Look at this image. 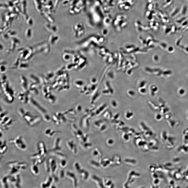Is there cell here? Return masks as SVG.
Returning a JSON list of instances; mask_svg holds the SVG:
<instances>
[{"mask_svg": "<svg viewBox=\"0 0 188 188\" xmlns=\"http://www.w3.org/2000/svg\"><path fill=\"white\" fill-rule=\"evenodd\" d=\"M11 144H14L17 149L21 150H25L26 148V145L22 140V137L19 136L15 139H12L9 140Z\"/></svg>", "mask_w": 188, "mask_h": 188, "instance_id": "obj_1", "label": "cell"}, {"mask_svg": "<svg viewBox=\"0 0 188 188\" xmlns=\"http://www.w3.org/2000/svg\"><path fill=\"white\" fill-rule=\"evenodd\" d=\"M19 173L9 176L8 179V182L11 183L13 184L15 188H20L21 179Z\"/></svg>", "mask_w": 188, "mask_h": 188, "instance_id": "obj_2", "label": "cell"}, {"mask_svg": "<svg viewBox=\"0 0 188 188\" xmlns=\"http://www.w3.org/2000/svg\"><path fill=\"white\" fill-rule=\"evenodd\" d=\"M75 168L77 172L81 174L82 177L84 180H87L89 176V173L87 171L81 168L80 165L78 163H75L74 165Z\"/></svg>", "mask_w": 188, "mask_h": 188, "instance_id": "obj_3", "label": "cell"}, {"mask_svg": "<svg viewBox=\"0 0 188 188\" xmlns=\"http://www.w3.org/2000/svg\"><path fill=\"white\" fill-rule=\"evenodd\" d=\"M38 153L42 157H45L47 151L44 143L41 141L39 142L38 144Z\"/></svg>", "mask_w": 188, "mask_h": 188, "instance_id": "obj_4", "label": "cell"}, {"mask_svg": "<svg viewBox=\"0 0 188 188\" xmlns=\"http://www.w3.org/2000/svg\"><path fill=\"white\" fill-rule=\"evenodd\" d=\"M48 160L50 170V174H53L57 169L56 162L55 159L52 158H49Z\"/></svg>", "mask_w": 188, "mask_h": 188, "instance_id": "obj_5", "label": "cell"}, {"mask_svg": "<svg viewBox=\"0 0 188 188\" xmlns=\"http://www.w3.org/2000/svg\"><path fill=\"white\" fill-rule=\"evenodd\" d=\"M30 101L32 106L39 112L43 114H45L46 113V111L44 109V108L42 107L37 101L33 99L32 98L30 99Z\"/></svg>", "mask_w": 188, "mask_h": 188, "instance_id": "obj_6", "label": "cell"}, {"mask_svg": "<svg viewBox=\"0 0 188 188\" xmlns=\"http://www.w3.org/2000/svg\"><path fill=\"white\" fill-rule=\"evenodd\" d=\"M60 138L59 137L56 138L54 141L53 146L50 151L54 152L61 150V148L60 146Z\"/></svg>", "mask_w": 188, "mask_h": 188, "instance_id": "obj_7", "label": "cell"}, {"mask_svg": "<svg viewBox=\"0 0 188 188\" xmlns=\"http://www.w3.org/2000/svg\"><path fill=\"white\" fill-rule=\"evenodd\" d=\"M67 144L69 150L74 154L77 152V148L76 145L73 141H68L67 142Z\"/></svg>", "mask_w": 188, "mask_h": 188, "instance_id": "obj_8", "label": "cell"}, {"mask_svg": "<svg viewBox=\"0 0 188 188\" xmlns=\"http://www.w3.org/2000/svg\"><path fill=\"white\" fill-rule=\"evenodd\" d=\"M53 181V179L51 176H49L44 182L41 183V187L43 188L50 187Z\"/></svg>", "mask_w": 188, "mask_h": 188, "instance_id": "obj_9", "label": "cell"}, {"mask_svg": "<svg viewBox=\"0 0 188 188\" xmlns=\"http://www.w3.org/2000/svg\"><path fill=\"white\" fill-rule=\"evenodd\" d=\"M66 175L67 176L71 179L73 181V184L74 186L76 187L77 186V179L76 176L75 174L73 173L70 172H67Z\"/></svg>", "mask_w": 188, "mask_h": 188, "instance_id": "obj_10", "label": "cell"}, {"mask_svg": "<svg viewBox=\"0 0 188 188\" xmlns=\"http://www.w3.org/2000/svg\"><path fill=\"white\" fill-rule=\"evenodd\" d=\"M180 8L175 7H174L171 12L170 16V17L172 18H173L176 17V16L179 15Z\"/></svg>", "mask_w": 188, "mask_h": 188, "instance_id": "obj_11", "label": "cell"}, {"mask_svg": "<svg viewBox=\"0 0 188 188\" xmlns=\"http://www.w3.org/2000/svg\"><path fill=\"white\" fill-rule=\"evenodd\" d=\"M9 176H6L3 177L1 179V183L2 186L4 188L9 187L8 179Z\"/></svg>", "mask_w": 188, "mask_h": 188, "instance_id": "obj_12", "label": "cell"}, {"mask_svg": "<svg viewBox=\"0 0 188 188\" xmlns=\"http://www.w3.org/2000/svg\"><path fill=\"white\" fill-rule=\"evenodd\" d=\"M0 153L1 154H3L5 153L8 149V146L7 145L6 142L4 141L3 142L0 141Z\"/></svg>", "mask_w": 188, "mask_h": 188, "instance_id": "obj_13", "label": "cell"}, {"mask_svg": "<svg viewBox=\"0 0 188 188\" xmlns=\"http://www.w3.org/2000/svg\"><path fill=\"white\" fill-rule=\"evenodd\" d=\"M186 145L181 146L178 148V150L179 152L183 153H188V144L185 143Z\"/></svg>", "mask_w": 188, "mask_h": 188, "instance_id": "obj_14", "label": "cell"}, {"mask_svg": "<svg viewBox=\"0 0 188 188\" xmlns=\"http://www.w3.org/2000/svg\"><path fill=\"white\" fill-rule=\"evenodd\" d=\"M38 165L33 164L31 166L30 170L32 173L35 176L38 175L39 172Z\"/></svg>", "mask_w": 188, "mask_h": 188, "instance_id": "obj_15", "label": "cell"}, {"mask_svg": "<svg viewBox=\"0 0 188 188\" xmlns=\"http://www.w3.org/2000/svg\"><path fill=\"white\" fill-rule=\"evenodd\" d=\"M188 18V16H181L177 19L175 21V23L177 24H181Z\"/></svg>", "mask_w": 188, "mask_h": 188, "instance_id": "obj_16", "label": "cell"}, {"mask_svg": "<svg viewBox=\"0 0 188 188\" xmlns=\"http://www.w3.org/2000/svg\"><path fill=\"white\" fill-rule=\"evenodd\" d=\"M188 10L187 6L185 5H183L180 8L179 15L181 16H186Z\"/></svg>", "mask_w": 188, "mask_h": 188, "instance_id": "obj_17", "label": "cell"}, {"mask_svg": "<svg viewBox=\"0 0 188 188\" xmlns=\"http://www.w3.org/2000/svg\"><path fill=\"white\" fill-rule=\"evenodd\" d=\"M92 178L95 182H96L98 186L102 187V186H103L102 184H101L102 181L99 177L97 176L94 175L92 177Z\"/></svg>", "mask_w": 188, "mask_h": 188, "instance_id": "obj_18", "label": "cell"}, {"mask_svg": "<svg viewBox=\"0 0 188 188\" xmlns=\"http://www.w3.org/2000/svg\"><path fill=\"white\" fill-rule=\"evenodd\" d=\"M44 169L46 173L48 174L50 173V170L48 159L45 161L44 162Z\"/></svg>", "mask_w": 188, "mask_h": 188, "instance_id": "obj_19", "label": "cell"}, {"mask_svg": "<svg viewBox=\"0 0 188 188\" xmlns=\"http://www.w3.org/2000/svg\"><path fill=\"white\" fill-rule=\"evenodd\" d=\"M174 0H165L164 7L166 8L172 5L174 2Z\"/></svg>", "mask_w": 188, "mask_h": 188, "instance_id": "obj_20", "label": "cell"}, {"mask_svg": "<svg viewBox=\"0 0 188 188\" xmlns=\"http://www.w3.org/2000/svg\"><path fill=\"white\" fill-rule=\"evenodd\" d=\"M32 159H38L42 158H45V157H42L38 152L33 154L31 156Z\"/></svg>", "mask_w": 188, "mask_h": 188, "instance_id": "obj_21", "label": "cell"}, {"mask_svg": "<svg viewBox=\"0 0 188 188\" xmlns=\"http://www.w3.org/2000/svg\"><path fill=\"white\" fill-rule=\"evenodd\" d=\"M59 133V131L52 130L51 132L47 136L49 138H52Z\"/></svg>", "mask_w": 188, "mask_h": 188, "instance_id": "obj_22", "label": "cell"}, {"mask_svg": "<svg viewBox=\"0 0 188 188\" xmlns=\"http://www.w3.org/2000/svg\"><path fill=\"white\" fill-rule=\"evenodd\" d=\"M18 113L21 117L24 118L25 112L23 108H19L18 110Z\"/></svg>", "mask_w": 188, "mask_h": 188, "instance_id": "obj_23", "label": "cell"}, {"mask_svg": "<svg viewBox=\"0 0 188 188\" xmlns=\"http://www.w3.org/2000/svg\"><path fill=\"white\" fill-rule=\"evenodd\" d=\"M43 119L45 121L47 122H49L51 121V118L48 115L45 114L44 115L43 117Z\"/></svg>", "mask_w": 188, "mask_h": 188, "instance_id": "obj_24", "label": "cell"}, {"mask_svg": "<svg viewBox=\"0 0 188 188\" xmlns=\"http://www.w3.org/2000/svg\"><path fill=\"white\" fill-rule=\"evenodd\" d=\"M91 164L92 165L97 168L100 167V165L99 163L94 161H91Z\"/></svg>", "mask_w": 188, "mask_h": 188, "instance_id": "obj_25", "label": "cell"}, {"mask_svg": "<svg viewBox=\"0 0 188 188\" xmlns=\"http://www.w3.org/2000/svg\"><path fill=\"white\" fill-rule=\"evenodd\" d=\"M67 164V161L65 159L61 160L60 163V165L62 167H64Z\"/></svg>", "mask_w": 188, "mask_h": 188, "instance_id": "obj_26", "label": "cell"}, {"mask_svg": "<svg viewBox=\"0 0 188 188\" xmlns=\"http://www.w3.org/2000/svg\"><path fill=\"white\" fill-rule=\"evenodd\" d=\"M93 154L94 156L97 157H98L100 155V153L98 149H95L93 151Z\"/></svg>", "mask_w": 188, "mask_h": 188, "instance_id": "obj_27", "label": "cell"}, {"mask_svg": "<svg viewBox=\"0 0 188 188\" xmlns=\"http://www.w3.org/2000/svg\"><path fill=\"white\" fill-rule=\"evenodd\" d=\"M83 143H84L83 144V146L86 149H88V148H90L92 146V145L90 143H87V142Z\"/></svg>", "mask_w": 188, "mask_h": 188, "instance_id": "obj_28", "label": "cell"}, {"mask_svg": "<svg viewBox=\"0 0 188 188\" xmlns=\"http://www.w3.org/2000/svg\"><path fill=\"white\" fill-rule=\"evenodd\" d=\"M59 177L61 179L63 178L65 175L64 172L63 170H60L59 173Z\"/></svg>", "mask_w": 188, "mask_h": 188, "instance_id": "obj_29", "label": "cell"}, {"mask_svg": "<svg viewBox=\"0 0 188 188\" xmlns=\"http://www.w3.org/2000/svg\"><path fill=\"white\" fill-rule=\"evenodd\" d=\"M51 130H52L51 129H47L45 131V134L47 136L50 133Z\"/></svg>", "mask_w": 188, "mask_h": 188, "instance_id": "obj_30", "label": "cell"}, {"mask_svg": "<svg viewBox=\"0 0 188 188\" xmlns=\"http://www.w3.org/2000/svg\"><path fill=\"white\" fill-rule=\"evenodd\" d=\"M184 0L187 2H188V0Z\"/></svg>", "mask_w": 188, "mask_h": 188, "instance_id": "obj_31", "label": "cell"}, {"mask_svg": "<svg viewBox=\"0 0 188 188\" xmlns=\"http://www.w3.org/2000/svg\"><path fill=\"white\" fill-rule=\"evenodd\" d=\"M187 9H188V6H187Z\"/></svg>", "mask_w": 188, "mask_h": 188, "instance_id": "obj_32", "label": "cell"}]
</instances>
